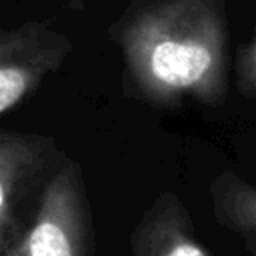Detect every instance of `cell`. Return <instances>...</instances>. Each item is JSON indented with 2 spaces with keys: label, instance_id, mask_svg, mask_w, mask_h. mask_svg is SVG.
Listing matches in <instances>:
<instances>
[{
  "label": "cell",
  "instance_id": "cell-4",
  "mask_svg": "<svg viewBox=\"0 0 256 256\" xmlns=\"http://www.w3.org/2000/svg\"><path fill=\"white\" fill-rule=\"evenodd\" d=\"M52 158V142L38 134L0 130V252L20 234L18 206Z\"/></svg>",
  "mask_w": 256,
  "mask_h": 256
},
{
  "label": "cell",
  "instance_id": "cell-5",
  "mask_svg": "<svg viewBox=\"0 0 256 256\" xmlns=\"http://www.w3.org/2000/svg\"><path fill=\"white\" fill-rule=\"evenodd\" d=\"M132 256H210L174 192L158 194L132 232Z\"/></svg>",
  "mask_w": 256,
  "mask_h": 256
},
{
  "label": "cell",
  "instance_id": "cell-6",
  "mask_svg": "<svg viewBox=\"0 0 256 256\" xmlns=\"http://www.w3.org/2000/svg\"><path fill=\"white\" fill-rule=\"evenodd\" d=\"M208 192L214 218L256 256V184L232 170H224L212 180Z\"/></svg>",
  "mask_w": 256,
  "mask_h": 256
},
{
  "label": "cell",
  "instance_id": "cell-3",
  "mask_svg": "<svg viewBox=\"0 0 256 256\" xmlns=\"http://www.w3.org/2000/svg\"><path fill=\"white\" fill-rule=\"evenodd\" d=\"M70 50V38L48 24L0 28V116L34 94L42 80L64 64Z\"/></svg>",
  "mask_w": 256,
  "mask_h": 256
},
{
  "label": "cell",
  "instance_id": "cell-2",
  "mask_svg": "<svg viewBox=\"0 0 256 256\" xmlns=\"http://www.w3.org/2000/svg\"><path fill=\"white\" fill-rule=\"evenodd\" d=\"M0 256H90V218L82 170L64 162L44 184L26 230Z\"/></svg>",
  "mask_w": 256,
  "mask_h": 256
},
{
  "label": "cell",
  "instance_id": "cell-7",
  "mask_svg": "<svg viewBox=\"0 0 256 256\" xmlns=\"http://www.w3.org/2000/svg\"><path fill=\"white\" fill-rule=\"evenodd\" d=\"M236 86L244 96H256V28L236 60Z\"/></svg>",
  "mask_w": 256,
  "mask_h": 256
},
{
  "label": "cell",
  "instance_id": "cell-1",
  "mask_svg": "<svg viewBox=\"0 0 256 256\" xmlns=\"http://www.w3.org/2000/svg\"><path fill=\"white\" fill-rule=\"evenodd\" d=\"M126 70L158 106L226 98V18L222 0H150L120 28Z\"/></svg>",
  "mask_w": 256,
  "mask_h": 256
}]
</instances>
